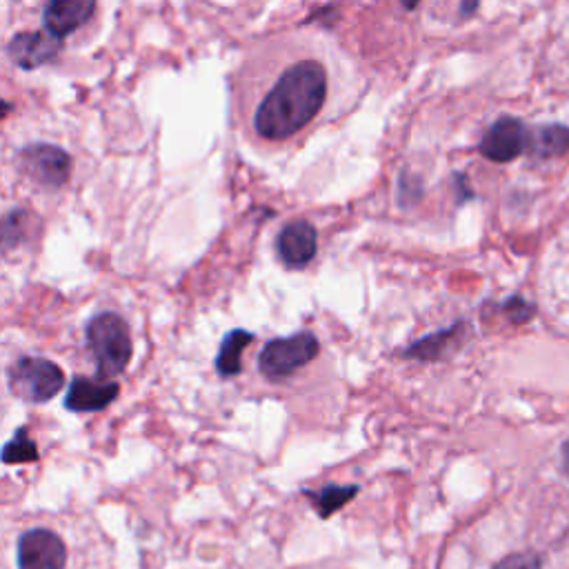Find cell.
Segmentation results:
<instances>
[{"instance_id":"obj_1","label":"cell","mask_w":569,"mask_h":569,"mask_svg":"<svg viewBox=\"0 0 569 569\" xmlns=\"http://www.w3.org/2000/svg\"><path fill=\"white\" fill-rule=\"evenodd\" d=\"M338 56L313 33H282L256 44L231 78L233 124L253 147L296 142L329 107Z\"/></svg>"},{"instance_id":"obj_2","label":"cell","mask_w":569,"mask_h":569,"mask_svg":"<svg viewBox=\"0 0 569 569\" xmlns=\"http://www.w3.org/2000/svg\"><path fill=\"white\" fill-rule=\"evenodd\" d=\"M87 345L96 358V373L102 380L120 376L133 353L127 322L113 313H96L87 325Z\"/></svg>"},{"instance_id":"obj_3","label":"cell","mask_w":569,"mask_h":569,"mask_svg":"<svg viewBox=\"0 0 569 569\" xmlns=\"http://www.w3.org/2000/svg\"><path fill=\"white\" fill-rule=\"evenodd\" d=\"M318 351V338L311 331H298L287 338L269 340L258 356V369L267 380L278 382L311 362Z\"/></svg>"},{"instance_id":"obj_4","label":"cell","mask_w":569,"mask_h":569,"mask_svg":"<svg viewBox=\"0 0 569 569\" xmlns=\"http://www.w3.org/2000/svg\"><path fill=\"white\" fill-rule=\"evenodd\" d=\"M64 385L62 369L47 358L24 356L9 369V389L27 402H47Z\"/></svg>"},{"instance_id":"obj_5","label":"cell","mask_w":569,"mask_h":569,"mask_svg":"<svg viewBox=\"0 0 569 569\" xmlns=\"http://www.w3.org/2000/svg\"><path fill=\"white\" fill-rule=\"evenodd\" d=\"M18 162L22 171L44 187H62L71 176V158L56 144L31 142L20 149Z\"/></svg>"},{"instance_id":"obj_6","label":"cell","mask_w":569,"mask_h":569,"mask_svg":"<svg viewBox=\"0 0 569 569\" xmlns=\"http://www.w3.org/2000/svg\"><path fill=\"white\" fill-rule=\"evenodd\" d=\"M18 569H64L67 547L49 529H29L18 540Z\"/></svg>"},{"instance_id":"obj_7","label":"cell","mask_w":569,"mask_h":569,"mask_svg":"<svg viewBox=\"0 0 569 569\" xmlns=\"http://www.w3.org/2000/svg\"><path fill=\"white\" fill-rule=\"evenodd\" d=\"M529 142L522 120L513 116L498 118L480 140V153L491 162H511L516 160Z\"/></svg>"},{"instance_id":"obj_8","label":"cell","mask_w":569,"mask_h":569,"mask_svg":"<svg viewBox=\"0 0 569 569\" xmlns=\"http://www.w3.org/2000/svg\"><path fill=\"white\" fill-rule=\"evenodd\" d=\"M316 249H318V233L309 220L287 222L276 238L278 258L291 269H300L309 264L311 258L316 256Z\"/></svg>"},{"instance_id":"obj_9","label":"cell","mask_w":569,"mask_h":569,"mask_svg":"<svg viewBox=\"0 0 569 569\" xmlns=\"http://www.w3.org/2000/svg\"><path fill=\"white\" fill-rule=\"evenodd\" d=\"M62 47V38L51 31H24L9 40L7 53L20 69H36L51 62Z\"/></svg>"},{"instance_id":"obj_10","label":"cell","mask_w":569,"mask_h":569,"mask_svg":"<svg viewBox=\"0 0 569 569\" xmlns=\"http://www.w3.org/2000/svg\"><path fill=\"white\" fill-rule=\"evenodd\" d=\"M120 387L111 380H91L84 376H76L69 382L67 396H64V407L69 411L76 413H93V411H102L104 407H109L116 396H118Z\"/></svg>"},{"instance_id":"obj_11","label":"cell","mask_w":569,"mask_h":569,"mask_svg":"<svg viewBox=\"0 0 569 569\" xmlns=\"http://www.w3.org/2000/svg\"><path fill=\"white\" fill-rule=\"evenodd\" d=\"M96 11V0H47L42 20L47 31L64 38L80 29Z\"/></svg>"},{"instance_id":"obj_12","label":"cell","mask_w":569,"mask_h":569,"mask_svg":"<svg viewBox=\"0 0 569 569\" xmlns=\"http://www.w3.org/2000/svg\"><path fill=\"white\" fill-rule=\"evenodd\" d=\"M467 325L465 322H456L447 329H440L431 336H425L416 342H411L405 351V356L413 358V360H440L445 358L451 349H456L462 342Z\"/></svg>"},{"instance_id":"obj_13","label":"cell","mask_w":569,"mask_h":569,"mask_svg":"<svg viewBox=\"0 0 569 569\" xmlns=\"http://www.w3.org/2000/svg\"><path fill=\"white\" fill-rule=\"evenodd\" d=\"M249 342H253V333H249L244 329H233L222 338L218 356H216V371L222 378H231V376L240 373L242 351H244V347H249Z\"/></svg>"},{"instance_id":"obj_14","label":"cell","mask_w":569,"mask_h":569,"mask_svg":"<svg viewBox=\"0 0 569 569\" xmlns=\"http://www.w3.org/2000/svg\"><path fill=\"white\" fill-rule=\"evenodd\" d=\"M356 493L358 485H325L320 489H305V496L311 500V507L320 518H329L331 513L340 511Z\"/></svg>"},{"instance_id":"obj_15","label":"cell","mask_w":569,"mask_h":569,"mask_svg":"<svg viewBox=\"0 0 569 569\" xmlns=\"http://www.w3.org/2000/svg\"><path fill=\"white\" fill-rule=\"evenodd\" d=\"M531 153L538 158H556L569 151V127L565 124H545L538 127L529 138Z\"/></svg>"},{"instance_id":"obj_16","label":"cell","mask_w":569,"mask_h":569,"mask_svg":"<svg viewBox=\"0 0 569 569\" xmlns=\"http://www.w3.org/2000/svg\"><path fill=\"white\" fill-rule=\"evenodd\" d=\"M38 445L27 436V429L20 427L16 429L13 438L2 447V460L7 465H22V462H33L38 460Z\"/></svg>"},{"instance_id":"obj_17","label":"cell","mask_w":569,"mask_h":569,"mask_svg":"<svg viewBox=\"0 0 569 569\" xmlns=\"http://www.w3.org/2000/svg\"><path fill=\"white\" fill-rule=\"evenodd\" d=\"M493 569H540V558L531 551H516L498 560Z\"/></svg>"},{"instance_id":"obj_18","label":"cell","mask_w":569,"mask_h":569,"mask_svg":"<svg viewBox=\"0 0 569 569\" xmlns=\"http://www.w3.org/2000/svg\"><path fill=\"white\" fill-rule=\"evenodd\" d=\"M505 313L509 316V320L513 322V325H520V322H527L531 316H533V305L531 302H527L525 298H518V296H513V298H509L505 305Z\"/></svg>"},{"instance_id":"obj_19","label":"cell","mask_w":569,"mask_h":569,"mask_svg":"<svg viewBox=\"0 0 569 569\" xmlns=\"http://www.w3.org/2000/svg\"><path fill=\"white\" fill-rule=\"evenodd\" d=\"M562 467H565V473L569 476V440L562 445Z\"/></svg>"},{"instance_id":"obj_20","label":"cell","mask_w":569,"mask_h":569,"mask_svg":"<svg viewBox=\"0 0 569 569\" xmlns=\"http://www.w3.org/2000/svg\"><path fill=\"white\" fill-rule=\"evenodd\" d=\"M402 4H405V7H409V9H413V7L418 4V0H402Z\"/></svg>"}]
</instances>
